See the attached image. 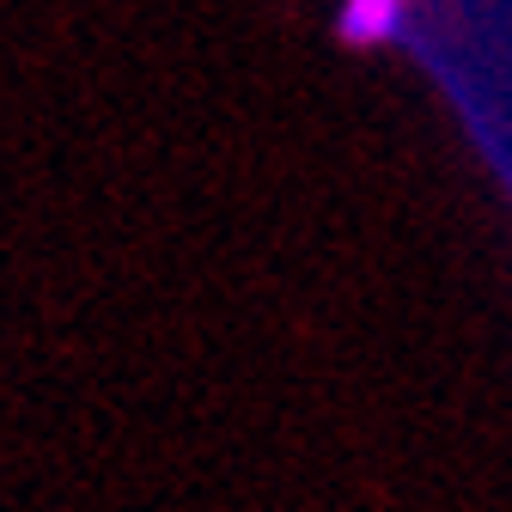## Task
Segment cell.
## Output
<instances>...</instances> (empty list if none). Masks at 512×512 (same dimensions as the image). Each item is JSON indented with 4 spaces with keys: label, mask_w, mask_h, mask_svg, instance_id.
Returning <instances> with one entry per match:
<instances>
[{
    "label": "cell",
    "mask_w": 512,
    "mask_h": 512,
    "mask_svg": "<svg viewBox=\"0 0 512 512\" xmlns=\"http://www.w3.org/2000/svg\"><path fill=\"white\" fill-rule=\"evenodd\" d=\"M415 25V0H336V37L348 49H391Z\"/></svg>",
    "instance_id": "cell-1"
}]
</instances>
